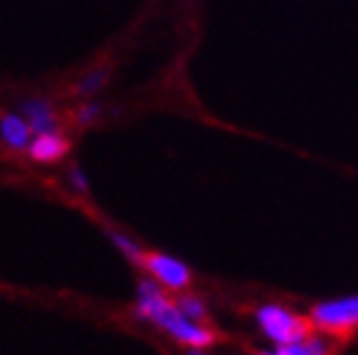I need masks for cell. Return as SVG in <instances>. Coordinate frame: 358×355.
<instances>
[{
  "label": "cell",
  "mask_w": 358,
  "mask_h": 355,
  "mask_svg": "<svg viewBox=\"0 0 358 355\" xmlns=\"http://www.w3.org/2000/svg\"><path fill=\"white\" fill-rule=\"evenodd\" d=\"M132 314L140 322H150L160 333H166L171 340L186 348H208L216 340V333L203 322L188 320L186 314L176 307V302L168 297V292L160 287L158 282L150 277L138 282V292H135V305Z\"/></svg>",
  "instance_id": "1"
},
{
  "label": "cell",
  "mask_w": 358,
  "mask_h": 355,
  "mask_svg": "<svg viewBox=\"0 0 358 355\" xmlns=\"http://www.w3.org/2000/svg\"><path fill=\"white\" fill-rule=\"evenodd\" d=\"M255 322L264 340L272 342V348L303 340V338H308V335L313 333L308 317H303V314L295 312V310L285 307V305H277V302H264V305H259V307L255 310Z\"/></svg>",
  "instance_id": "2"
},
{
  "label": "cell",
  "mask_w": 358,
  "mask_h": 355,
  "mask_svg": "<svg viewBox=\"0 0 358 355\" xmlns=\"http://www.w3.org/2000/svg\"><path fill=\"white\" fill-rule=\"evenodd\" d=\"M310 328L323 335H348L358 330V294L320 300L308 314Z\"/></svg>",
  "instance_id": "3"
},
{
  "label": "cell",
  "mask_w": 358,
  "mask_h": 355,
  "mask_svg": "<svg viewBox=\"0 0 358 355\" xmlns=\"http://www.w3.org/2000/svg\"><path fill=\"white\" fill-rule=\"evenodd\" d=\"M148 272L152 282H158L166 292H186L191 287L193 272L186 261H180L178 256L163 252H145V259L140 264Z\"/></svg>",
  "instance_id": "4"
},
{
  "label": "cell",
  "mask_w": 358,
  "mask_h": 355,
  "mask_svg": "<svg viewBox=\"0 0 358 355\" xmlns=\"http://www.w3.org/2000/svg\"><path fill=\"white\" fill-rule=\"evenodd\" d=\"M28 155L36 163H59L66 157L69 152V140L62 135V132H43V135H34L31 143H28Z\"/></svg>",
  "instance_id": "5"
},
{
  "label": "cell",
  "mask_w": 358,
  "mask_h": 355,
  "mask_svg": "<svg viewBox=\"0 0 358 355\" xmlns=\"http://www.w3.org/2000/svg\"><path fill=\"white\" fill-rule=\"evenodd\" d=\"M23 119L28 122L34 135H43V132H56L59 130V119H56V112L51 107L48 99L43 96H31V99H23L21 110Z\"/></svg>",
  "instance_id": "6"
},
{
  "label": "cell",
  "mask_w": 358,
  "mask_h": 355,
  "mask_svg": "<svg viewBox=\"0 0 358 355\" xmlns=\"http://www.w3.org/2000/svg\"><path fill=\"white\" fill-rule=\"evenodd\" d=\"M31 127L23 119L21 112H3L0 115V143L6 145L8 150L23 152L28 150V143H31Z\"/></svg>",
  "instance_id": "7"
},
{
  "label": "cell",
  "mask_w": 358,
  "mask_h": 355,
  "mask_svg": "<svg viewBox=\"0 0 358 355\" xmlns=\"http://www.w3.org/2000/svg\"><path fill=\"white\" fill-rule=\"evenodd\" d=\"M259 355H333V342H331V335L310 333L303 340L289 342V345H280V348L262 350Z\"/></svg>",
  "instance_id": "8"
},
{
  "label": "cell",
  "mask_w": 358,
  "mask_h": 355,
  "mask_svg": "<svg viewBox=\"0 0 358 355\" xmlns=\"http://www.w3.org/2000/svg\"><path fill=\"white\" fill-rule=\"evenodd\" d=\"M110 82V68L107 66H96L90 68L84 76H79V82L74 84V94L82 96V99H90V96L99 94Z\"/></svg>",
  "instance_id": "9"
},
{
  "label": "cell",
  "mask_w": 358,
  "mask_h": 355,
  "mask_svg": "<svg viewBox=\"0 0 358 355\" xmlns=\"http://www.w3.org/2000/svg\"><path fill=\"white\" fill-rule=\"evenodd\" d=\"M173 302H176V307H178L180 312L186 314L188 320H193V322H203V325L208 322V307H206V302L201 300L199 294L176 292Z\"/></svg>",
  "instance_id": "10"
},
{
  "label": "cell",
  "mask_w": 358,
  "mask_h": 355,
  "mask_svg": "<svg viewBox=\"0 0 358 355\" xmlns=\"http://www.w3.org/2000/svg\"><path fill=\"white\" fill-rule=\"evenodd\" d=\"M110 239H112V244L117 246V252L122 254L124 259H130L135 266L143 264V259H145V249L138 244V241L130 239L127 233H120V231H110Z\"/></svg>",
  "instance_id": "11"
},
{
  "label": "cell",
  "mask_w": 358,
  "mask_h": 355,
  "mask_svg": "<svg viewBox=\"0 0 358 355\" xmlns=\"http://www.w3.org/2000/svg\"><path fill=\"white\" fill-rule=\"evenodd\" d=\"M102 112H104V107L96 102V99H84L74 112V122L79 124V127H92V124L102 117Z\"/></svg>",
  "instance_id": "12"
},
{
  "label": "cell",
  "mask_w": 358,
  "mask_h": 355,
  "mask_svg": "<svg viewBox=\"0 0 358 355\" xmlns=\"http://www.w3.org/2000/svg\"><path fill=\"white\" fill-rule=\"evenodd\" d=\"M66 183H69V188L74 193H79V196H84V193L90 191V180H87V173L79 168V165H71L69 173H66Z\"/></svg>",
  "instance_id": "13"
},
{
  "label": "cell",
  "mask_w": 358,
  "mask_h": 355,
  "mask_svg": "<svg viewBox=\"0 0 358 355\" xmlns=\"http://www.w3.org/2000/svg\"><path fill=\"white\" fill-rule=\"evenodd\" d=\"M186 355H206V348H188Z\"/></svg>",
  "instance_id": "14"
}]
</instances>
